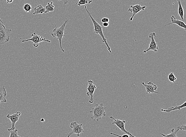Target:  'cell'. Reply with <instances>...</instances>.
<instances>
[{"instance_id":"obj_1","label":"cell","mask_w":186,"mask_h":137,"mask_svg":"<svg viewBox=\"0 0 186 137\" xmlns=\"http://www.w3.org/2000/svg\"><path fill=\"white\" fill-rule=\"evenodd\" d=\"M85 9H86V12L88 13V15H89L92 21L93 24L94 33H95V34H98L100 36V37H101L102 38V42L104 43V44L106 45V47H107L108 50V51L110 53H112L110 47L109 46L108 44V43L107 39L104 37V33H103V27H102L94 19V18L92 16L90 12H89L88 10H87L86 6H85Z\"/></svg>"},{"instance_id":"obj_2","label":"cell","mask_w":186,"mask_h":137,"mask_svg":"<svg viewBox=\"0 0 186 137\" xmlns=\"http://www.w3.org/2000/svg\"><path fill=\"white\" fill-rule=\"evenodd\" d=\"M106 109V107H104L103 103L99 105L95 104V107L93 108L91 111H90V113L93 114V116L91 118L94 121H100L103 116H106L105 112Z\"/></svg>"},{"instance_id":"obj_3","label":"cell","mask_w":186,"mask_h":137,"mask_svg":"<svg viewBox=\"0 0 186 137\" xmlns=\"http://www.w3.org/2000/svg\"><path fill=\"white\" fill-rule=\"evenodd\" d=\"M68 19L66 18V20L63 23V24H62V25L59 28H57L56 26L54 24L55 28L53 29L51 33V35L53 37H56L58 40L59 42L60 48H61V50L63 53H64L65 50L63 49V48L62 47V38L64 36L65 28L66 24L68 23Z\"/></svg>"},{"instance_id":"obj_4","label":"cell","mask_w":186,"mask_h":137,"mask_svg":"<svg viewBox=\"0 0 186 137\" xmlns=\"http://www.w3.org/2000/svg\"><path fill=\"white\" fill-rule=\"evenodd\" d=\"M11 29L6 28L0 18V45H4L9 41Z\"/></svg>"},{"instance_id":"obj_5","label":"cell","mask_w":186,"mask_h":137,"mask_svg":"<svg viewBox=\"0 0 186 137\" xmlns=\"http://www.w3.org/2000/svg\"><path fill=\"white\" fill-rule=\"evenodd\" d=\"M31 36V38H29V39L22 40V42L24 43L26 42L31 41L33 43V46L36 48L38 47L40 43L42 42H46L48 43L51 42V41L49 40L46 39V38H44L43 36L38 35L36 34L35 33H33Z\"/></svg>"},{"instance_id":"obj_6","label":"cell","mask_w":186,"mask_h":137,"mask_svg":"<svg viewBox=\"0 0 186 137\" xmlns=\"http://www.w3.org/2000/svg\"><path fill=\"white\" fill-rule=\"evenodd\" d=\"M83 124H78L76 122H71L70 124V127L72 128V130L70 133H68L65 132L68 137H70L72 134H75L77 136H79L80 133L84 132L83 129Z\"/></svg>"},{"instance_id":"obj_7","label":"cell","mask_w":186,"mask_h":137,"mask_svg":"<svg viewBox=\"0 0 186 137\" xmlns=\"http://www.w3.org/2000/svg\"><path fill=\"white\" fill-rule=\"evenodd\" d=\"M110 118L111 119V122H112L111 123L112 124L116 125L120 129V130L122 131V132L129 135L130 137H136L133 135L131 133L126 131L125 129V124L126 122L125 121L115 119L112 116H110Z\"/></svg>"},{"instance_id":"obj_8","label":"cell","mask_w":186,"mask_h":137,"mask_svg":"<svg viewBox=\"0 0 186 137\" xmlns=\"http://www.w3.org/2000/svg\"><path fill=\"white\" fill-rule=\"evenodd\" d=\"M154 37H157L155 33L153 32L149 34V38L151 39L150 45H149V47L148 48V49L144 50L143 52V53H146L147 52L149 51L150 50H153V51L155 52V53L157 52L158 47L157 46V43L155 41Z\"/></svg>"},{"instance_id":"obj_9","label":"cell","mask_w":186,"mask_h":137,"mask_svg":"<svg viewBox=\"0 0 186 137\" xmlns=\"http://www.w3.org/2000/svg\"><path fill=\"white\" fill-rule=\"evenodd\" d=\"M88 84L87 87V92L86 93V94L88 96L90 97L89 100V103L90 104H93L94 102L93 94L95 92V89L96 88V86L93 84V81L92 80H88Z\"/></svg>"},{"instance_id":"obj_10","label":"cell","mask_w":186,"mask_h":137,"mask_svg":"<svg viewBox=\"0 0 186 137\" xmlns=\"http://www.w3.org/2000/svg\"><path fill=\"white\" fill-rule=\"evenodd\" d=\"M146 6H142L140 4H137L135 5H131L130 8L128 10L129 12L132 13V16L130 18V21H132L133 20L134 17L137 14V13L141 11H143L145 10Z\"/></svg>"},{"instance_id":"obj_11","label":"cell","mask_w":186,"mask_h":137,"mask_svg":"<svg viewBox=\"0 0 186 137\" xmlns=\"http://www.w3.org/2000/svg\"><path fill=\"white\" fill-rule=\"evenodd\" d=\"M141 83L145 87L147 94H159L158 92L156 91L157 88V86L154 84V83L151 82V81L148 82L147 84H145V82H141Z\"/></svg>"},{"instance_id":"obj_12","label":"cell","mask_w":186,"mask_h":137,"mask_svg":"<svg viewBox=\"0 0 186 137\" xmlns=\"http://www.w3.org/2000/svg\"><path fill=\"white\" fill-rule=\"evenodd\" d=\"M21 113L20 111H16L13 115H11L10 114H8L6 117L8 119H9L11 122L12 124V128L13 129H15V124L16 123L19 121V117L21 116Z\"/></svg>"},{"instance_id":"obj_13","label":"cell","mask_w":186,"mask_h":137,"mask_svg":"<svg viewBox=\"0 0 186 137\" xmlns=\"http://www.w3.org/2000/svg\"><path fill=\"white\" fill-rule=\"evenodd\" d=\"M171 23L167 24L165 26V27L172 24H175L177 25L178 26H179L181 27V28H183L185 31L186 30V25L184 21H180V20L178 19L177 18H176L173 15H172V17H171Z\"/></svg>"},{"instance_id":"obj_14","label":"cell","mask_w":186,"mask_h":137,"mask_svg":"<svg viewBox=\"0 0 186 137\" xmlns=\"http://www.w3.org/2000/svg\"><path fill=\"white\" fill-rule=\"evenodd\" d=\"M7 93L6 88L4 86H2L0 88V104L1 103H6L7 100L6 96Z\"/></svg>"},{"instance_id":"obj_15","label":"cell","mask_w":186,"mask_h":137,"mask_svg":"<svg viewBox=\"0 0 186 137\" xmlns=\"http://www.w3.org/2000/svg\"><path fill=\"white\" fill-rule=\"evenodd\" d=\"M186 107V102H185L183 104L180 105V106L170 107V108H169L167 109H161V111H162L167 112L168 113H170L172 111L177 110H180L181 109L183 108V107Z\"/></svg>"},{"instance_id":"obj_16","label":"cell","mask_w":186,"mask_h":137,"mask_svg":"<svg viewBox=\"0 0 186 137\" xmlns=\"http://www.w3.org/2000/svg\"><path fill=\"white\" fill-rule=\"evenodd\" d=\"M177 2L178 4V12L179 15H180V17L182 21H184V10L183 8L182 7V4H181V2L183 1V0L181 1V0H177Z\"/></svg>"},{"instance_id":"obj_17","label":"cell","mask_w":186,"mask_h":137,"mask_svg":"<svg viewBox=\"0 0 186 137\" xmlns=\"http://www.w3.org/2000/svg\"><path fill=\"white\" fill-rule=\"evenodd\" d=\"M45 8L42 5L40 4L38 5L37 6L35 7L34 8V12L33 13V15H36L41 13L43 14V13H45Z\"/></svg>"},{"instance_id":"obj_18","label":"cell","mask_w":186,"mask_h":137,"mask_svg":"<svg viewBox=\"0 0 186 137\" xmlns=\"http://www.w3.org/2000/svg\"><path fill=\"white\" fill-rule=\"evenodd\" d=\"M53 2L51 3H48L47 5L45 6V13L48 12H53L54 11V6L53 5Z\"/></svg>"},{"instance_id":"obj_19","label":"cell","mask_w":186,"mask_h":137,"mask_svg":"<svg viewBox=\"0 0 186 137\" xmlns=\"http://www.w3.org/2000/svg\"><path fill=\"white\" fill-rule=\"evenodd\" d=\"M178 131V130L177 129L175 131L174 129L173 128L171 130V133L170 134H164L162 133H160V134L164 137H178L177 136V133Z\"/></svg>"},{"instance_id":"obj_20","label":"cell","mask_w":186,"mask_h":137,"mask_svg":"<svg viewBox=\"0 0 186 137\" xmlns=\"http://www.w3.org/2000/svg\"><path fill=\"white\" fill-rule=\"evenodd\" d=\"M8 131L10 132V135L9 137H21L18 134V130L13 129L12 128H11L8 129Z\"/></svg>"},{"instance_id":"obj_21","label":"cell","mask_w":186,"mask_h":137,"mask_svg":"<svg viewBox=\"0 0 186 137\" xmlns=\"http://www.w3.org/2000/svg\"><path fill=\"white\" fill-rule=\"evenodd\" d=\"M92 0H79L76 3L77 5L80 6L87 4H91L92 2Z\"/></svg>"},{"instance_id":"obj_22","label":"cell","mask_w":186,"mask_h":137,"mask_svg":"<svg viewBox=\"0 0 186 137\" xmlns=\"http://www.w3.org/2000/svg\"><path fill=\"white\" fill-rule=\"evenodd\" d=\"M23 9L24 10L26 13L28 12H31L32 7L31 5L30 4H28V3H26L23 5Z\"/></svg>"},{"instance_id":"obj_23","label":"cell","mask_w":186,"mask_h":137,"mask_svg":"<svg viewBox=\"0 0 186 137\" xmlns=\"http://www.w3.org/2000/svg\"><path fill=\"white\" fill-rule=\"evenodd\" d=\"M168 79L170 82H173V83H175L177 79V78L173 74V72H171L169 74Z\"/></svg>"},{"instance_id":"obj_24","label":"cell","mask_w":186,"mask_h":137,"mask_svg":"<svg viewBox=\"0 0 186 137\" xmlns=\"http://www.w3.org/2000/svg\"><path fill=\"white\" fill-rule=\"evenodd\" d=\"M177 129L178 130V131L183 130V131H185L186 130V125L182 124V125L178 126L177 128Z\"/></svg>"},{"instance_id":"obj_25","label":"cell","mask_w":186,"mask_h":137,"mask_svg":"<svg viewBox=\"0 0 186 137\" xmlns=\"http://www.w3.org/2000/svg\"><path fill=\"white\" fill-rule=\"evenodd\" d=\"M110 134L112 135H114L115 136H116L118 137H130V136L129 135L126 134L125 133V134H123V135L120 136L119 135L115 134V133H112V132H110Z\"/></svg>"},{"instance_id":"obj_26","label":"cell","mask_w":186,"mask_h":137,"mask_svg":"<svg viewBox=\"0 0 186 137\" xmlns=\"http://www.w3.org/2000/svg\"><path fill=\"white\" fill-rule=\"evenodd\" d=\"M101 21L102 23H108L109 22V19L108 18H104L102 19Z\"/></svg>"},{"instance_id":"obj_27","label":"cell","mask_w":186,"mask_h":137,"mask_svg":"<svg viewBox=\"0 0 186 137\" xmlns=\"http://www.w3.org/2000/svg\"><path fill=\"white\" fill-rule=\"evenodd\" d=\"M58 1H62L63 2V8H64V9H65V5L66 4H67L68 3V0H58ZM70 1H72L73 0H70Z\"/></svg>"},{"instance_id":"obj_28","label":"cell","mask_w":186,"mask_h":137,"mask_svg":"<svg viewBox=\"0 0 186 137\" xmlns=\"http://www.w3.org/2000/svg\"><path fill=\"white\" fill-rule=\"evenodd\" d=\"M109 25V24L108 23H103V26L105 28H107Z\"/></svg>"},{"instance_id":"obj_29","label":"cell","mask_w":186,"mask_h":137,"mask_svg":"<svg viewBox=\"0 0 186 137\" xmlns=\"http://www.w3.org/2000/svg\"><path fill=\"white\" fill-rule=\"evenodd\" d=\"M13 1V0H6V3H11Z\"/></svg>"},{"instance_id":"obj_30","label":"cell","mask_w":186,"mask_h":137,"mask_svg":"<svg viewBox=\"0 0 186 137\" xmlns=\"http://www.w3.org/2000/svg\"><path fill=\"white\" fill-rule=\"evenodd\" d=\"M41 121L44 122V121H45V120H44V119H41Z\"/></svg>"},{"instance_id":"obj_31","label":"cell","mask_w":186,"mask_h":137,"mask_svg":"<svg viewBox=\"0 0 186 137\" xmlns=\"http://www.w3.org/2000/svg\"><path fill=\"white\" fill-rule=\"evenodd\" d=\"M78 1H79V0H78Z\"/></svg>"}]
</instances>
